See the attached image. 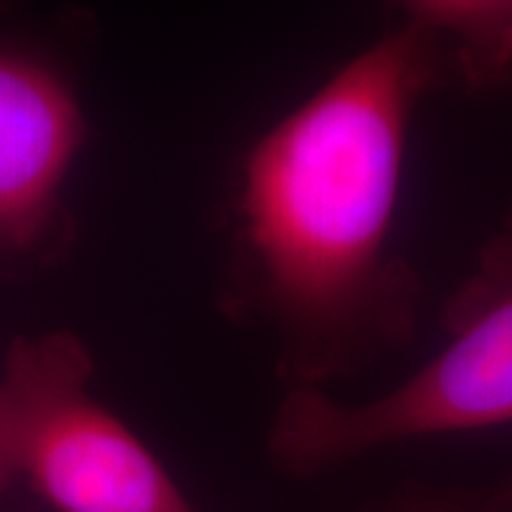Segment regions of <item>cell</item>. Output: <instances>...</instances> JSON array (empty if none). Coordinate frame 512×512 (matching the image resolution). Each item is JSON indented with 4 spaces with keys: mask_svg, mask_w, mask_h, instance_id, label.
<instances>
[{
    "mask_svg": "<svg viewBox=\"0 0 512 512\" xmlns=\"http://www.w3.org/2000/svg\"><path fill=\"white\" fill-rule=\"evenodd\" d=\"M81 140L72 88L43 62L0 50V245L43 233Z\"/></svg>",
    "mask_w": 512,
    "mask_h": 512,
    "instance_id": "4",
    "label": "cell"
},
{
    "mask_svg": "<svg viewBox=\"0 0 512 512\" xmlns=\"http://www.w3.org/2000/svg\"><path fill=\"white\" fill-rule=\"evenodd\" d=\"M370 512H512V477L475 484L406 482Z\"/></svg>",
    "mask_w": 512,
    "mask_h": 512,
    "instance_id": "6",
    "label": "cell"
},
{
    "mask_svg": "<svg viewBox=\"0 0 512 512\" xmlns=\"http://www.w3.org/2000/svg\"><path fill=\"white\" fill-rule=\"evenodd\" d=\"M399 10L441 36L453 86L467 93L512 88V0H411Z\"/></svg>",
    "mask_w": 512,
    "mask_h": 512,
    "instance_id": "5",
    "label": "cell"
},
{
    "mask_svg": "<svg viewBox=\"0 0 512 512\" xmlns=\"http://www.w3.org/2000/svg\"><path fill=\"white\" fill-rule=\"evenodd\" d=\"M444 347L413 375L363 403L292 389L268 453L294 477H318L396 441L512 422V200L439 311Z\"/></svg>",
    "mask_w": 512,
    "mask_h": 512,
    "instance_id": "2",
    "label": "cell"
},
{
    "mask_svg": "<svg viewBox=\"0 0 512 512\" xmlns=\"http://www.w3.org/2000/svg\"><path fill=\"white\" fill-rule=\"evenodd\" d=\"M448 86L441 36L399 10L249 150L240 304L278 335L290 392L368 373L420 337L425 280L394 223L411 124Z\"/></svg>",
    "mask_w": 512,
    "mask_h": 512,
    "instance_id": "1",
    "label": "cell"
},
{
    "mask_svg": "<svg viewBox=\"0 0 512 512\" xmlns=\"http://www.w3.org/2000/svg\"><path fill=\"white\" fill-rule=\"evenodd\" d=\"M93 363L64 332L22 337L0 375V494L24 477L60 512H200L88 392Z\"/></svg>",
    "mask_w": 512,
    "mask_h": 512,
    "instance_id": "3",
    "label": "cell"
}]
</instances>
